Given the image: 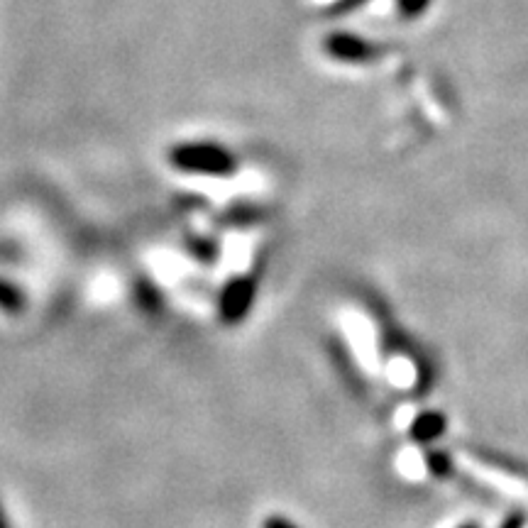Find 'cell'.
I'll list each match as a JSON object with an SVG mask.
<instances>
[{"mask_svg":"<svg viewBox=\"0 0 528 528\" xmlns=\"http://www.w3.org/2000/svg\"><path fill=\"white\" fill-rule=\"evenodd\" d=\"M169 164L179 172L203 176H230L238 169V159L216 142H184L169 150Z\"/></svg>","mask_w":528,"mask_h":528,"instance_id":"6da1fadb","label":"cell"},{"mask_svg":"<svg viewBox=\"0 0 528 528\" xmlns=\"http://www.w3.org/2000/svg\"><path fill=\"white\" fill-rule=\"evenodd\" d=\"M255 301H257V277H252V274H242V277L230 279L218 296L220 321L228 323V326H238V323H242L247 316H250Z\"/></svg>","mask_w":528,"mask_h":528,"instance_id":"7a4b0ae2","label":"cell"},{"mask_svg":"<svg viewBox=\"0 0 528 528\" xmlns=\"http://www.w3.org/2000/svg\"><path fill=\"white\" fill-rule=\"evenodd\" d=\"M445 426H448V421H445L443 414H438V411H423V414H418L414 423H411L409 436L414 438L416 443H433V440L443 436Z\"/></svg>","mask_w":528,"mask_h":528,"instance_id":"3957f363","label":"cell"},{"mask_svg":"<svg viewBox=\"0 0 528 528\" xmlns=\"http://www.w3.org/2000/svg\"><path fill=\"white\" fill-rule=\"evenodd\" d=\"M328 52L335 54L340 62H365L372 54L370 44H365L360 37L335 35L328 40Z\"/></svg>","mask_w":528,"mask_h":528,"instance_id":"277c9868","label":"cell"},{"mask_svg":"<svg viewBox=\"0 0 528 528\" xmlns=\"http://www.w3.org/2000/svg\"><path fill=\"white\" fill-rule=\"evenodd\" d=\"M27 308V296L18 284H13L10 279L0 277V311L8 316H20Z\"/></svg>","mask_w":528,"mask_h":528,"instance_id":"5b68a950","label":"cell"},{"mask_svg":"<svg viewBox=\"0 0 528 528\" xmlns=\"http://www.w3.org/2000/svg\"><path fill=\"white\" fill-rule=\"evenodd\" d=\"M426 467L431 475L440 477V480H450V477H455L458 472H455V462L450 455L440 453V450H428L426 453Z\"/></svg>","mask_w":528,"mask_h":528,"instance_id":"8992f818","label":"cell"},{"mask_svg":"<svg viewBox=\"0 0 528 528\" xmlns=\"http://www.w3.org/2000/svg\"><path fill=\"white\" fill-rule=\"evenodd\" d=\"M428 3H431V0H399L401 10H404L406 15H411V18H414V15H421L423 10L428 8Z\"/></svg>","mask_w":528,"mask_h":528,"instance_id":"52a82bcc","label":"cell"},{"mask_svg":"<svg viewBox=\"0 0 528 528\" xmlns=\"http://www.w3.org/2000/svg\"><path fill=\"white\" fill-rule=\"evenodd\" d=\"M262 528H299V526H296L294 521L286 519V516L272 514V516H267V519L262 521Z\"/></svg>","mask_w":528,"mask_h":528,"instance_id":"ba28073f","label":"cell"},{"mask_svg":"<svg viewBox=\"0 0 528 528\" xmlns=\"http://www.w3.org/2000/svg\"><path fill=\"white\" fill-rule=\"evenodd\" d=\"M526 526V514L524 511H511L509 516L499 524V528H524Z\"/></svg>","mask_w":528,"mask_h":528,"instance_id":"9c48e42d","label":"cell"},{"mask_svg":"<svg viewBox=\"0 0 528 528\" xmlns=\"http://www.w3.org/2000/svg\"><path fill=\"white\" fill-rule=\"evenodd\" d=\"M0 528H13L8 521V514H5V509H3V502H0Z\"/></svg>","mask_w":528,"mask_h":528,"instance_id":"30bf717a","label":"cell"},{"mask_svg":"<svg viewBox=\"0 0 528 528\" xmlns=\"http://www.w3.org/2000/svg\"><path fill=\"white\" fill-rule=\"evenodd\" d=\"M458 528H482V526L477 524V521H470V524H462V526H458Z\"/></svg>","mask_w":528,"mask_h":528,"instance_id":"8fae6325","label":"cell"}]
</instances>
